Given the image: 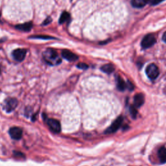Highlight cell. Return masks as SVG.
Listing matches in <instances>:
<instances>
[{
	"label": "cell",
	"mask_w": 166,
	"mask_h": 166,
	"mask_svg": "<svg viewBox=\"0 0 166 166\" xmlns=\"http://www.w3.org/2000/svg\"><path fill=\"white\" fill-rule=\"evenodd\" d=\"M116 86L118 90L121 91H123L126 88H127V83L124 82V80L120 75H117L116 76Z\"/></svg>",
	"instance_id": "cell-11"
},
{
	"label": "cell",
	"mask_w": 166,
	"mask_h": 166,
	"mask_svg": "<svg viewBox=\"0 0 166 166\" xmlns=\"http://www.w3.org/2000/svg\"><path fill=\"white\" fill-rule=\"evenodd\" d=\"M129 111H130V116H132V118L133 119L136 118L137 114H138V112L136 110V107H135L134 105H132L131 107H130Z\"/></svg>",
	"instance_id": "cell-18"
},
{
	"label": "cell",
	"mask_w": 166,
	"mask_h": 166,
	"mask_svg": "<svg viewBox=\"0 0 166 166\" xmlns=\"http://www.w3.org/2000/svg\"><path fill=\"white\" fill-rule=\"evenodd\" d=\"M46 123L50 130L54 133H60L61 131V126L60 122L55 119H47Z\"/></svg>",
	"instance_id": "cell-6"
},
{
	"label": "cell",
	"mask_w": 166,
	"mask_h": 166,
	"mask_svg": "<svg viewBox=\"0 0 166 166\" xmlns=\"http://www.w3.org/2000/svg\"><path fill=\"white\" fill-rule=\"evenodd\" d=\"M18 104V101L16 98H7L4 101L3 108L6 112L10 113L17 107Z\"/></svg>",
	"instance_id": "cell-2"
},
{
	"label": "cell",
	"mask_w": 166,
	"mask_h": 166,
	"mask_svg": "<svg viewBox=\"0 0 166 166\" xmlns=\"http://www.w3.org/2000/svg\"><path fill=\"white\" fill-rule=\"evenodd\" d=\"M158 158L162 163H166V148L161 147L158 152Z\"/></svg>",
	"instance_id": "cell-14"
},
{
	"label": "cell",
	"mask_w": 166,
	"mask_h": 166,
	"mask_svg": "<svg viewBox=\"0 0 166 166\" xmlns=\"http://www.w3.org/2000/svg\"><path fill=\"white\" fill-rule=\"evenodd\" d=\"M145 73H146L147 77L151 80H153L158 77L160 71L157 65H155L154 64H151L146 68Z\"/></svg>",
	"instance_id": "cell-3"
},
{
	"label": "cell",
	"mask_w": 166,
	"mask_h": 166,
	"mask_svg": "<svg viewBox=\"0 0 166 166\" xmlns=\"http://www.w3.org/2000/svg\"><path fill=\"white\" fill-rule=\"evenodd\" d=\"M8 132H9L10 137L16 140H20L21 138H22V135H23L22 129L19 127H17L10 128Z\"/></svg>",
	"instance_id": "cell-7"
},
{
	"label": "cell",
	"mask_w": 166,
	"mask_h": 166,
	"mask_svg": "<svg viewBox=\"0 0 166 166\" xmlns=\"http://www.w3.org/2000/svg\"><path fill=\"white\" fill-rule=\"evenodd\" d=\"M16 28L19 30L27 32V31H29L30 30H31V29L33 28V24L31 22H28V23H25L22 24H19V25H16Z\"/></svg>",
	"instance_id": "cell-13"
},
{
	"label": "cell",
	"mask_w": 166,
	"mask_h": 166,
	"mask_svg": "<svg viewBox=\"0 0 166 166\" xmlns=\"http://www.w3.org/2000/svg\"><path fill=\"white\" fill-rule=\"evenodd\" d=\"M69 18H70V14L68 12L62 13L59 19V24H62L66 22L69 19Z\"/></svg>",
	"instance_id": "cell-16"
},
{
	"label": "cell",
	"mask_w": 166,
	"mask_h": 166,
	"mask_svg": "<svg viewBox=\"0 0 166 166\" xmlns=\"http://www.w3.org/2000/svg\"><path fill=\"white\" fill-rule=\"evenodd\" d=\"M123 121V118L121 116H119L111 124V125L107 129L105 130V134H112L116 132L121 127Z\"/></svg>",
	"instance_id": "cell-4"
},
{
	"label": "cell",
	"mask_w": 166,
	"mask_h": 166,
	"mask_svg": "<svg viewBox=\"0 0 166 166\" xmlns=\"http://www.w3.org/2000/svg\"><path fill=\"white\" fill-rule=\"evenodd\" d=\"M156 42H157V40H156L154 36L149 34L145 36V37L143 38L141 46L143 49H148L154 45Z\"/></svg>",
	"instance_id": "cell-5"
},
{
	"label": "cell",
	"mask_w": 166,
	"mask_h": 166,
	"mask_svg": "<svg viewBox=\"0 0 166 166\" xmlns=\"http://www.w3.org/2000/svg\"><path fill=\"white\" fill-rule=\"evenodd\" d=\"M145 102V97L143 94L141 93H137L134 97V106L136 108L141 107Z\"/></svg>",
	"instance_id": "cell-10"
},
{
	"label": "cell",
	"mask_w": 166,
	"mask_h": 166,
	"mask_svg": "<svg viewBox=\"0 0 166 166\" xmlns=\"http://www.w3.org/2000/svg\"><path fill=\"white\" fill-rule=\"evenodd\" d=\"M62 56L64 58L69 62H74L78 60L79 57L73 52L69 50H63L62 52Z\"/></svg>",
	"instance_id": "cell-9"
},
{
	"label": "cell",
	"mask_w": 166,
	"mask_h": 166,
	"mask_svg": "<svg viewBox=\"0 0 166 166\" xmlns=\"http://www.w3.org/2000/svg\"><path fill=\"white\" fill-rule=\"evenodd\" d=\"M163 1H164V0H149V2L151 5H156Z\"/></svg>",
	"instance_id": "cell-20"
},
{
	"label": "cell",
	"mask_w": 166,
	"mask_h": 166,
	"mask_svg": "<svg viewBox=\"0 0 166 166\" xmlns=\"http://www.w3.org/2000/svg\"><path fill=\"white\" fill-rule=\"evenodd\" d=\"M162 40L165 43H166V32L164 33V34L163 35V36H162Z\"/></svg>",
	"instance_id": "cell-24"
},
{
	"label": "cell",
	"mask_w": 166,
	"mask_h": 166,
	"mask_svg": "<svg viewBox=\"0 0 166 166\" xmlns=\"http://www.w3.org/2000/svg\"><path fill=\"white\" fill-rule=\"evenodd\" d=\"M114 69H115V68H114V66L111 64H105L101 68V70L102 72L105 73V74H112V72H113Z\"/></svg>",
	"instance_id": "cell-15"
},
{
	"label": "cell",
	"mask_w": 166,
	"mask_h": 166,
	"mask_svg": "<svg viewBox=\"0 0 166 166\" xmlns=\"http://www.w3.org/2000/svg\"><path fill=\"white\" fill-rule=\"evenodd\" d=\"M14 154L15 157H18L19 158H23V157H24V154L22 152H20L14 151Z\"/></svg>",
	"instance_id": "cell-22"
},
{
	"label": "cell",
	"mask_w": 166,
	"mask_h": 166,
	"mask_svg": "<svg viewBox=\"0 0 166 166\" xmlns=\"http://www.w3.org/2000/svg\"><path fill=\"white\" fill-rule=\"evenodd\" d=\"M51 21H52L51 18V17H47V18L45 19L44 22H43L42 25H48L49 24H50V23L51 22Z\"/></svg>",
	"instance_id": "cell-21"
},
{
	"label": "cell",
	"mask_w": 166,
	"mask_h": 166,
	"mask_svg": "<svg viewBox=\"0 0 166 166\" xmlns=\"http://www.w3.org/2000/svg\"><path fill=\"white\" fill-rule=\"evenodd\" d=\"M44 58L47 64L51 66L58 65L61 63V59L58 57L57 51L52 49H48L44 52Z\"/></svg>",
	"instance_id": "cell-1"
},
{
	"label": "cell",
	"mask_w": 166,
	"mask_h": 166,
	"mask_svg": "<svg viewBox=\"0 0 166 166\" xmlns=\"http://www.w3.org/2000/svg\"><path fill=\"white\" fill-rule=\"evenodd\" d=\"M149 3V0H132L131 4L135 8H142Z\"/></svg>",
	"instance_id": "cell-12"
},
{
	"label": "cell",
	"mask_w": 166,
	"mask_h": 166,
	"mask_svg": "<svg viewBox=\"0 0 166 166\" xmlns=\"http://www.w3.org/2000/svg\"><path fill=\"white\" fill-rule=\"evenodd\" d=\"M27 50L25 49H17L13 52V57L15 60L22 62L25 59Z\"/></svg>",
	"instance_id": "cell-8"
},
{
	"label": "cell",
	"mask_w": 166,
	"mask_h": 166,
	"mask_svg": "<svg viewBox=\"0 0 166 166\" xmlns=\"http://www.w3.org/2000/svg\"><path fill=\"white\" fill-rule=\"evenodd\" d=\"M29 38H36V39H42V40H54L55 38L51 37L47 35H34L29 37Z\"/></svg>",
	"instance_id": "cell-17"
},
{
	"label": "cell",
	"mask_w": 166,
	"mask_h": 166,
	"mask_svg": "<svg viewBox=\"0 0 166 166\" xmlns=\"http://www.w3.org/2000/svg\"><path fill=\"white\" fill-rule=\"evenodd\" d=\"M77 67L79 69H83V70H86V69H87L88 68V66L86 64H85V63H83V62H80V63H79L77 65Z\"/></svg>",
	"instance_id": "cell-19"
},
{
	"label": "cell",
	"mask_w": 166,
	"mask_h": 166,
	"mask_svg": "<svg viewBox=\"0 0 166 166\" xmlns=\"http://www.w3.org/2000/svg\"><path fill=\"white\" fill-rule=\"evenodd\" d=\"M127 88L130 90V91H132L134 88V85L132 84V83L130 82V81H128L127 83Z\"/></svg>",
	"instance_id": "cell-23"
},
{
	"label": "cell",
	"mask_w": 166,
	"mask_h": 166,
	"mask_svg": "<svg viewBox=\"0 0 166 166\" xmlns=\"http://www.w3.org/2000/svg\"><path fill=\"white\" fill-rule=\"evenodd\" d=\"M0 74H1V66H0Z\"/></svg>",
	"instance_id": "cell-25"
}]
</instances>
